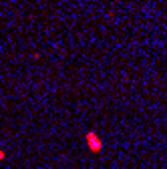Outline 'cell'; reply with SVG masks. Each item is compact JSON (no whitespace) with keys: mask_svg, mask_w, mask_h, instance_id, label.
Wrapping results in <instances>:
<instances>
[{"mask_svg":"<svg viewBox=\"0 0 167 169\" xmlns=\"http://www.w3.org/2000/svg\"><path fill=\"white\" fill-rule=\"evenodd\" d=\"M89 143H91V149H93V151H99V149H101V141L95 139V133H89Z\"/></svg>","mask_w":167,"mask_h":169,"instance_id":"6da1fadb","label":"cell"},{"mask_svg":"<svg viewBox=\"0 0 167 169\" xmlns=\"http://www.w3.org/2000/svg\"><path fill=\"white\" fill-rule=\"evenodd\" d=\"M4 157H6V153H4L2 149H0V159H4Z\"/></svg>","mask_w":167,"mask_h":169,"instance_id":"7a4b0ae2","label":"cell"}]
</instances>
